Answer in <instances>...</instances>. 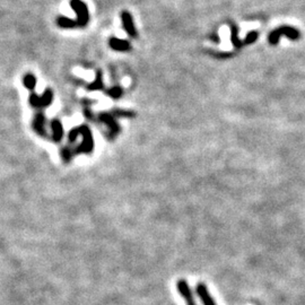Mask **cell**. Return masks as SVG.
Wrapping results in <instances>:
<instances>
[{
  "mask_svg": "<svg viewBox=\"0 0 305 305\" xmlns=\"http://www.w3.org/2000/svg\"><path fill=\"white\" fill-rule=\"evenodd\" d=\"M70 6L73 12L76 13L77 18L70 19L67 17H59L57 19V24L61 29H77L85 28L89 20L88 8L85 3L82 0H70Z\"/></svg>",
  "mask_w": 305,
  "mask_h": 305,
  "instance_id": "1",
  "label": "cell"
},
{
  "mask_svg": "<svg viewBox=\"0 0 305 305\" xmlns=\"http://www.w3.org/2000/svg\"><path fill=\"white\" fill-rule=\"evenodd\" d=\"M282 35H285L291 40L299 39L298 30L291 28V26H281V28L273 30L272 32L269 34V36H268L269 43L272 45H276L278 42H279V38Z\"/></svg>",
  "mask_w": 305,
  "mask_h": 305,
  "instance_id": "2",
  "label": "cell"
},
{
  "mask_svg": "<svg viewBox=\"0 0 305 305\" xmlns=\"http://www.w3.org/2000/svg\"><path fill=\"white\" fill-rule=\"evenodd\" d=\"M177 289L182 298L185 299L187 305H197L196 301H194L193 294L191 292L190 287H189V284L186 281H179L177 282Z\"/></svg>",
  "mask_w": 305,
  "mask_h": 305,
  "instance_id": "3",
  "label": "cell"
},
{
  "mask_svg": "<svg viewBox=\"0 0 305 305\" xmlns=\"http://www.w3.org/2000/svg\"><path fill=\"white\" fill-rule=\"evenodd\" d=\"M121 20H122L123 28L131 38H137V31L134 24L133 16L128 12H122L121 13Z\"/></svg>",
  "mask_w": 305,
  "mask_h": 305,
  "instance_id": "4",
  "label": "cell"
},
{
  "mask_svg": "<svg viewBox=\"0 0 305 305\" xmlns=\"http://www.w3.org/2000/svg\"><path fill=\"white\" fill-rule=\"evenodd\" d=\"M196 291H197L199 298H200V301L204 305H216V303H215V301H214V298L210 296V294H209L208 289L205 284H202V283L198 284Z\"/></svg>",
  "mask_w": 305,
  "mask_h": 305,
  "instance_id": "5",
  "label": "cell"
},
{
  "mask_svg": "<svg viewBox=\"0 0 305 305\" xmlns=\"http://www.w3.org/2000/svg\"><path fill=\"white\" fill-rule=\"evenodd\" d=\"M110 46L115 51H128L130 49V43L127 40L112 38L110 40Z\"/></svg>",
  "mask_w": 305,
  "mask_h": 305,
  "instance_id": "6",
  "label": "cell"
},
{
  "mask_svg": "<svg viewBox=\"0 0 305 305\" xmlns=\"http://www.w3.org/2000/svg\"><path fill=\"white\" fill-rule=\"evenodd\" d=\"M231 30H232V35H231V41H232L233 45L235 48H241L243 46V41H241L238 36V29H236L235 25H231Z\"/></svg>",
  "mask_w": 305,
  "mask_h": 305,
  "instance_id": "7",
  "label": "cell"
},
{
  "mask_svg": "<svg viewBox=\"0 0 305 305\" xmlns=\"http://www.w3.org/2000/svg\"><path fill=\"white\" fill-rule=\"evenodd\" d=\"M258 36H259V33L256 32V31H252L251 33L246 35L245 40L243 41V44H252L258 39Z\"/></svg>",
  "mask_w": 305,
  "mask_h": 305,
  "instance_id": "8",
  "label": "cell"
},
{
  "mask_svg": "<svg viewBox=\"0 0 305 305\" xmlns=\"http://www.w3.org/2000/svg\"><path fill=\"white\" fill-rule=\"evenodd\" d=\"M120 94H121V88H119V87H114L111 89V91H110V96H112L114 98L119 97Z\"/></svg>",
  "mask_w": 305,
  "mask_h": 305,
  "instance_id": "9",
  "label": "cell"
}]
</instances>
